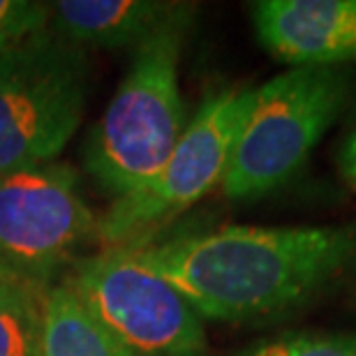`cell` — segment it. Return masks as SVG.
Segmentation results:
<instances>
[{
    "mask_svg": "<svg viewBox=\"0 0 356 356\" xmlns=\"http://www.w3.org/2000/svg\"><path fill=\"white\" fill-rule=\"evenodd\" d=\"M199 317L243 322L303 303L356 257L347 227H222L134 248Z\"/></svg>",
    "mask_w": 356,
    "mask_h": 356,
    "instance_id": "obj_1",
    "label": "cell"
},
{
    "mask_svg": "<svg viewBox=\"0 0 356 356\" xmlns=\"http://www.w3.org/2000/svg\"><path fill=\"white\" fill-rule=\"evenodd\" d=\"M188 7L134 49L132 65L113 92L95 127L88 132L83 165L113 195L144 190L167 165L185 130L178 86V60Z\"/></svg>",
    "mask_w": 356,
    "mask_h": 356,
    "instance_id": "obj_2",
    "label": "cell"
},
{
    "mask_svg": "<svg viewBox=\"0 0 356 356\" xmlns=\"http://www.w3.org/2000/svg\"><path fill=\"white\" fill-rule=\"evenodd\" d=\"M345 99L347 79L338 67H289L259 86L220 183L225 197L259 199L291 181Z\"/></svg>",
    "mask_w": 356,
    "mask_h": 356,
    "instance_id": "obj_3",
    "label": "cell"
},
{
    "mask_svg": "<svg viewBox=\"0 0 356 356\" xmlns=\"http://www.w3.org/2000/svg\"><path fill=\"white\" fill-rule=\"evenodd\" d=\"M88 72L83 49L49 28L0 56V176L56 162L83 118Z\"/></svg>",
    "mask_w": 356,
    "mask_h": 356,
    "instance_id": "obj_4",
    "label": "cell"
},
{
    "mask_svg": "<svg viewBox=\"0 0 356 356\" xmlns=\"http://www.w3.org/2000/svg\"><path fill=\"white\" fill-rule=\"evenodd\" d=\"M254 92L257 88H227L199 106L162 172L144 190L113 199L106 216L97 220V238L104 250L146 245L155 229L222 183Z\"/></svg>",
    "mask_w": 356,
    "mask_h": 356,
    "instance_id": "obj_5",
    "label": "cell"
},
{
    "mask_svg": "<svg viewBox=\"0 0 356 356\" xmlns=\"http://www.w3.org/2000/svg\"><path fill=\"white\" fill-rule=\"evenodd\" d=\"M67 284L134 354L206 356L202 317L134 248L81 259Z\"/></svg>",
    "mask_w": 356,
    "mask_h": 356,
    "instance_id": "obj_6",
    "label": "cell"
},
{
    "mask_svg": "<svg viewBox=\"0 0 356 356\" xmlns=\"http://www.w3.org/2000/svg\"><path fill=\"white\" fill-rule=\"evenodd\" d=\"M92 236L97 220L65 162L0 176V273L47 284Z\"/></svg>",
    "mask_w": 356,
    "mask_h": 356,
    "instance_id": "obj_7",
    "label": "cell"
},
{
    "mask_svg": "<svg viewBox=\"0 0 356 356\" xmlns=\"http://www.w3.org/2000/svg\"><path fill=\"white\" fill-rule=\"evenodd\" d=\"M252 21L261 47L291 67L356 60V0H261Z\"/></svg>",
    "mask_w": 356,
    "mask_h": 356,
    "instance_id": "obj_8",
    "label": "cell"
},
{
    "mask_svg": "<svg viewBox=\"0 0 356 356\" xmlns=\"http://www.w3.org/2000/svg\"><path fill=\"white\" fill-rule=\"evenodd\" d=\"M183 5L151 0H60L49 5V31L74 47H139Z\"/></svg>",
    "mask_w": 356,
    "mask_h": 356,
    "instance_id": "obj_9",
    "label": "cell"
},
{
    "mask_svg": "<svg viewBox=\"0 0 356 356\" xmlns=\"http://www.w3.org/2000/svg\"><path fill=\"white\" fill-rule=\"evenodd\" d=\"M40 356H137L81 303L70 284L44 294Z\"/></svg>",
    "mask_w": 356,
    "mask_h": 356,
    "instance_id": "obj_10",
    "label": "cell"
},
{
    "mask_svg": "<svg viewBox=\"0 0 356 356\" xmlns=\"http://www.w3.org/2000/svg\"><path fill=\"white\" fill-rule=\"evenodd\" d=\"M44 282L0 273V356H40Z\"/></svg>",
    "mask_w": 356,
    "mask_h": 356,
    "instance_id": "obj_11",
    "label": "cell"
},
{
    "mask_svg": "<svg viewBox=\"0 0 356 356\" xmlns=\"http://www.w3.org/2000/svg\"><path fill=\"white\" fill-rule=\"evenodd\" d=\"M238 356H356V333H287Z\"/></svg>",
    "mask_w": 356,
    "mask_h": 356,
    "instance_id": "obj_12",
    "label": "cell"
},
{
    "mask_svg": "<svg viewBox=\"0 0 356 356\" xmlns=\"http://www.w3.org/2000/svg\"><path fill=\"white\" fill-rule=\"evenodd\" d=\"M49 26V5L33 0H0V56Z\"/></svg>",
    "mask_w": 356,
    "mask_h": 356,
    "instance_id": "obj_13",
    "label": "cell"
},
{
    "mask_svg": "<svg viewBox=\"0 0 356 356\" xmlns=\"http://www.w3.org/2000/svg\"><path fill=\"white\" fill-rule=\"evenodd\" d=\"M340 169H343L347 183L356 190V132L345 141L343 153H340Z\"/></svg>",
    "mask_w": 356,
    "mask_h": 356,
    "instance_id": "obj_14",
    "label": "cell"
}]
</instances>
